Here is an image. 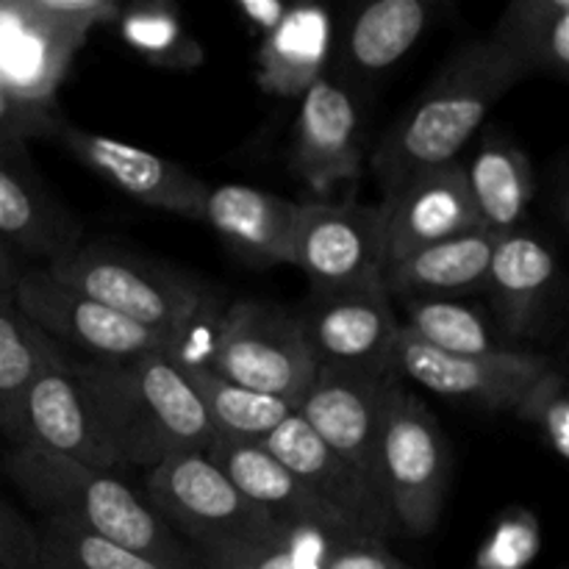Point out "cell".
<instances>
[{
	"mask_svg": "<svg viewBox=\"0 0 569 569\" xmlns=\"http://www.w3.org/2000/svg\"><path fill=\"white\" fill-rule=\"evenodd\" d=\"M117 467H159L183 453H206L217 437L181 353L161 350L131 361H78Z\"/></svg>",
	"mask_w": 569,
	"mask_h": 569,
	"instance_id": "6da1fadb",
	"label": "cell"
},
{
	"mask_svg": "<svg viewBox=\"0 0 569 569\" xmlns=\"http://www.w3.org/2000/svg\"><path fill=\"white\" fill-rule=\"evenodd\" d=\"M520 81H526L520 70L487 37L456 50L420 100L378 142L372 172L383 192L417 172L459 161L489 109Z\"/></svg>",
	"mask_w": 569,
	"mask_h": 569,
	"instance_id": "7a4b0ae2",
	"label": "cell"
},
{
	"mask_svg": "<svg viewBox=\"0 0 569 569\" xmlns=\"http://www.w3.org/2000/svg\"><path fill=\"white\" fill-rule=\"evenodd\" d=\"M3 470L44 517H67L167 569H198L192 550L111 472L22 448L9 450Z\"/></svg>",
	"mask_w": 569,
	"mask_h": 569,
	"instance_id": "3957f363",
	"label": "cell"
},
{
	"mask_svg": "<svg viewBox=\"0 0 569 569\" xmlns=\"http://www.w3.org/2000/svg\"><path fill=\"white\" fill-rule=\"evenodd\" d=\"M44 270L133 326L167 339L178 353L206 317L214 320L217 295L209 287L111 244L78 242Z\"/></svg>",
	"mask_w": 569,
	"mask_h": 569,
	"instance_id": "277c9868",
	"label": "cell"
},
{
	"mask_svg": "<svg viewBox=\"0 0 569 569\" xmlns=\"http://www.w3.org/2000/svg\"><path fill=\"white\" fill-rule=\"evenodd\" d=\"M144 503L194 556L228 553L278 537L287 526L250 503L206 453H183L148 472Z\"/></svg>",
	"mask_w": 569,
	"mask_h": 569,
	"instance_id": "5b68a950",
	"label": "cell"
},
{
	"mask_svg": "<svg viewBox=\"0 0 569 569\" xmlns=\"http://www.w3.org/2000/svg\"><path fill=\"white\" fill-rule=\"evenodd\" d=\"M206 359H194L226 381L283 400L298 411L317 372L298 311L264 300H239L214 317Z\"/></svg>",
	"mask_w": 569,
	"mask_h": 569,
	"instance_id": "8992f818",
	"label": "cell"
},
{
	"mask_svg": "<svg viewBox=\"0 0 569 569\" xmlns=\"http://www.w3.org/2000/svg\"><path fill=\"white\" fill-rule=\"evenodd\" d=\"M117 17L111 0H0V81L22 100L56 106L89 31Z\"/></svg>",
	"mask_w": 569,
	"mask_h": 569,
	"instance_id": "52a82bcc",
	"label": "cell"
},
{
	"mask_svg": "<svg viewBox=\"0 0 569 569\" xmlns=\"http://www.w3.org/2000/svg\"><path fill=\"white\" fill-rule=\"evenodd\" d=\"M376 483L398 531L433 533L448 498L450 450L431 409L406 389L378 437Z\"/></svg>",
	"mask_w": 569,
	"mask_h": 569,
	"instance_id": "ba28073f",
	"label": "cell"
},
{
	"mask_svg": "<svg viewBox=\"0 0 569 569\" xmlns=\"http://www.w3.org/2000/svg\"><path fill=\"white\" fill-rule=\"evenodd\" d=\"M0 433L11 448L59 456L92 470H117V459L72 356L22 389L0 422Z\"/></svg>",
	"mask_w": 569,
	"mask_h": 569,
	"instance_id": "9c48e42d",
	"label": "cell"
},
{
	"mask_svg": "<svg viewBox=\"0 0 569 569\" xmlns=\"http://www.w3.org/2000/svg\"><path fill=\"white\" fill-rule=\"evenodd\" d=\"M14 306L67 356L78 361H131L144 353L176 350L153 331L94 303L87 295L56 281L42 267H26L14 287Z\"/></svg>",
	"mask_w": 569,
	"mask_h": 569,
	"instance_id": "30bf717a",
	"label": "cell"
},
{
	"mask_svg": "<svg viewBox=\"0 0 569 569\" xmlns=\"http://www.w3.org/2000/svg\"><path fill=\"white\" fill-rule=\"evenodd\" d=\"M403 392L398 372H353L317 367L295 415L365 481L376 483V450L383 420ZM381 495V492H378Z\"/></svg>",
	"mask_w": 569,
	"mask_h": 569,
	"instance_id": "8fae6325",
	"label": "cell"
},
{
	"mask_svg": "<svg viewBox=\"0 0 569 569\" xmlns=\"http://www.w3.org/2000/svg\"><path fill=\"white\" fill-rule=\"evenodd\" d=\"M298 315L317 367L378 376L398 372L400 320L381 278L339 292H315Z\"/></svg>",
	"mask_w": 569,
	"mask_h": 569,
	"instance_id": "7c38bea8",
	"label": "cell"
},
{
	"mask_svg": "<svg viewBox=\"0 0 569 569\" xmlns=\"http://www.w3.org/2000/svg\"><path fill=\"white\" fill-rule=\"evenodd\" d=\"M383 226L378 206L300 203L292 242V267L306 272L315 292H339L378 281L383 272Z\"/></svg>",
	"mask_w": 569,
	"mask_h": 569,
	"instance_id": "4fadbf2b",
	"label": "cell"
},
{
	"mask_svg": "<svg viewBox=\"0 0 569 569\" xmlns=\"http://www.w3.org/2000/svg\"><path fill=\"white\" fill-rule=\"evenodd\" d=\"M259 445L303 483L306 492L345 528L350 539L387 542L400 533L378 489L326 448L298 415L283 420Z\"/></svg>",
	"mask_w": 569,
	"mask_h": 569,
	"instance_id": "5bb4252c",
	"label": "cell"
},
{
	"mask_svg": "<svg viewBox=\"0 0 569 569\" xmlns=\"http://www.w3.org/2000/svg\"><path fill=\"white\" fill-rule=\"evenodd\" d=\"M395 367L400 378L420 383L428 392L450 400L483 406V409H515L520 395L550 370L545 356L500 348L487 356H453L428 348L400 326Z\"/></svg>",
	"mask_w": 569,
	"mask_h": 569,
	"instance_id": "9a60e30c",
	"label": "cell"
},
{
	"mask_svg": "<svg viewBox=\"0 0 569 569\" xmlns=\"http://www.w3.org/2000/svg\"><path fill=\"white\" fill-rule=\"evenodd\" d=\"M53 137L94 176H100L137 203L167 211V214L187 217V220H203L209 187L176 161L133 148V144L117 142L103 133L83 131L64 120L59 122Z\"/></svg>",
	"mask_w": 569,
	"mask_h": 569,
	"instance_id": "2e32d148",
	"label": "cell"
},
{
	"mask_svg": "<svg viewBox=\"0 0 569 569\" xmlns=\"http://www.w3.org/2000/svg\"><path fill=\"white\" fill-rule=\"evenodd\" d=\"M383 226V267L428 244L476 231V209L467 192L461 161L406 178L383 192L378 206Z\"/></svg>",
	"mask_w": 569,
	"mask_h": 569,
	"instance_id": "e0dca14e",
	"label": "cell"
},
{
	"mask_svg": "<svg viewBox=\"0 0 569 569\" xmlns=\"http://www.w3.org/2000/svg\"><path fill=\"white\" fill-rule=\"evenodd\" d=\"M359 109L348 89L322 76L300 94L289 164L317 192L356 181L361 172Z\"/></svg>",
	"mask_w": 569,
	"mask_h": 569,
	"instance_id": "ac0fdd59",
	"label": "cell"
},
{
	"mask_svg": "<svg viewBox=\"0 0 569 569\" xmlns=\"http://www.w3.org/2000/svg\"><path fill=\"white\" fill-rule=\"evenodd\" d=\"M0 242L44 264L81 242V226L48 192L28 144H0Z\"/></svg>",
	"mask_w": 569,
	"mask_h": 569,
	"instance_id": "d6986e66",
	"label": "cell"
},
{
	"mask_svg": "<svg viewBox=\"0 0 569 569\" xmlns=\"http://www.w3.org/2000/svg\"><path fill=\"white\" fill-rule=\"evenodd\" d=\"M206 456L250 503L259 506L281 526L317 528L337 539H350L345 528L306 492L303 483L259 442L214 437Z\"/></svg>",
	"mask_w": 569,
	"mask_h": 569,
	"instance_id": "ffe728a7",
	"label": "cell"
},
{
	"mask_svg": "<svg viewBox=\"0 0 569 569\" xmlns=\"http://www.w3.org/2000/svg\"><path fill=\"white\" fill-rule=\"evenodd\" d=\"M300 203L242 183L209 187L203 220L233 250L256 264L292 267V242Z\"/></svg>",
	"mask_w": 569,
	"mask_h": 569,
	"instance_id": "44dd1931",
	"label": "cell"
},
{
	"mask_svg": "<svg viewBox=\"0 0 569 569\" xmlns=\"http://www.w3.org/2000/svg\"><path fill=\"white\" fill-rule=\"evenodd\" d=\"M559 281V264L548 242L531 231L495 239L487 272V292L500 322L515 337L537 331Z\"/></svg>",
	"mask_w": 569,
	"mask_h": 569,
	"instance_id": "7402d4cb",
	"label": "cell"
},
{
	"mask_svg": "<svg viewBox=\"0 0 569 569\" xmlns=\"http://www.w3.org/2000/svg\"><path fill=\"white\" fill-rule=\"evenodd\" d=\"M495 237L476 228L445 242L428 244L383 267L381 281L389 298L456 300L487 287Z\"/></svg>",
	"mask_w": 569,
	"mask_h": 569,
	"instance_id": "603a6c76",
	"label": "cell"
},
{
	"mask_svg": "<svg viewBox=\"0 0 569 569\" xmlns=\"http://www.w3.org/2000/svg\"><path fill=\"white\" fill-rule=\"evenodd\" d=\"M467 192L481 231L503 239L520 231L533 200L531 159L506 137H487L465 164Z\"/></svg>",
	"mask_w": 569,
	"mask_h": 569,
	"instance_id": "cb8c5ba5",
	"label": "cell"
},
{
	"mask_svg": "<svg viewBox=\"0 0 569 569\" xmlns=\"http://www.w3.org/2000/svg\"><path fill=\"white\" fill-rule=\"evenodd\" d=\"M331 14L322 6H289L259 48V87L300 98L326 76L331 53Z\"/></svg>",
	"mask_w": 569,
	"mask_h": 569,
	"instance_id": "d4e9b609",
	"label": "cell"
},
{
	"mask_svg": "<svg viewBox=\"0 0 569 569\" xmlns=\"http://www.w3.org/2000/svg\"><path fill=\"white\" fill-rule=\"evenodd\" d=\"M428 0H376L353 17L342 42V64L353 81L367 83L398 64L431 26Z\"/></svg>",
	"mask_w": 569,
	"mask_h": 569,
	"instance_id": "484cf974",
	"label": "cell"
},
{
	"mask_svg": "<svg viewBox=\"0 0 569 569\" xmlns=\"http://www.w3.org/2000/svg\"><path fill=\"white\" fill-rule=\"evenodd\" d=\"M487 39L522 78H569L567 0H511Z\"/></svg>",
	"mask_w": 569,
	"mask_h": 569,
	"instance_id": "4316f807",
	"label": "cell"
},
{
	"mask_svg": "<svg viewBox=\"0 0 569 569\" xmlns=\"http://www.w3.org/2000/svg\"><path fill=\"white\" fill-rule=\"evenodd\" d=\"M183 376L198 392L206 415H209L211 428L217 437L244 439V442H261L270 431H276L283 420L295 415V406L283 400L270 398V395L253 392L239 383L226 381L217 372L200 361L189 359L181 353Z\"/></svg>",
	"mask_w": 569,
	"mask_h": 569,
	"instance_id": "83f0119b",
	"label": "cell"
},
{
	"mask_svg": "<svg viewBox=\"0 0 569 569\" xmlns=\"http://www.w3.org/2000/svg\"><path fill=\"white\" fill-rule=\"evenodd\" d=\"M64 359V350L44 337L14 300H0V422L33 378Z\"/></svg>",
	"mask_w": 569,
	"mask_h": 569,
	"instance_id": "f1b7e54d",
	"label": "cell"
},
{
	"mask_svg": "<svg viewBox=\"0 0 569 569\" xmlns=\"http://www.w3.org/2000/svg\"><path fill=\"white\" fill-rule=\"evenodd\" d=\"M39 533V569H167L142 553L109 542L67 517H44Z\"/></svg>",
	"mask_w": 569,
	"mask_h": 569,
	"instance_id": "f546056e",
	"label": "cell"
},
{
	"mask_svg": "<svg viewBox=\"0 0 569 569\" xmlns=\"http://www.w3.org/2000/svg\"><path fill=\"white\" fill-rule=\"evenodd\" d=\"M400 326L428 348L453 356H487L500 350L492 342L487 320L459 300H403Z\"/></svg>",
	"mask_w": 569,
	"mask_h": 569,
	"instance_id": "4dcf8cb0",
	"label": "cell"
},
{
	"mask_svg": "<svg viewBox=\"0 0 569 569\" xmlns=\"http://www.w3.org/2000/svg\"><path fill=\"white\" fill-rule=\"evenodd\" d=\"M122 42L139 56L167 70H194L203 61V50L187 37L176 9L167 3H139L117 17Z\"/></svg>",
	"mask_w": 569,
	"mask_h": 569,
	"instance_id": "1f68e13d",
	"label": "cell"
},
{
	"mask_svg": "<svg viewBox=\"0 0 569 569\" xmlns=\"http://www.w3.org/2000/svg\"><path fill=\"white\" fill-rule=\"evenodd\" d=\"M333 539L337 537L317 528L287 526L267 542L194 559L198 569H322Z\"/></svg>",
	"mask_w": 569,
	"mask_h": 569,
	"instance_id": "d6a6232c",
	"label": "cell"
},
{
	"mask_svg": "<svg viewBox=\"0 0 569 569\" xmlns=\"http://www.w3.org/2000/svg\"><path fill=\"white\" fill-rule=\"evenodd\" d=\"M517 417L528 426H533L556 453V459H569V398L567 383L556 367H550L545 376H539L526 392L520 395L515 409Z\"/></svg>",
	"mask_w": 569,
	"mask_h": 569,
	"instance_id": "836d02e7",
	"label": "cell"
},
{
	"mask_svg": "<svg viewBox=\"0 0 569 569\" xmlns=\"http://www.w3.org/2000/svg\"><path fill=\"white\" fill-rule=\"evenodd\" d=\"M542 548V528L531 509H511L478 548L472 569H528Z\"/></svg>",
	"mask_w": 569,
	"mask_h": 569,
	"instance_id": "e575fe53",
	"label": "cell"
},
{
	"mask_svg": "<svg viewBox=\"0 0 569 569\" xmlns=\"http://www.w3.org/2000/svg\"><path fill=\"white\" fill-rule=\"evenodd\" d=\"M59 122L56 106L22 100L0 81V144H28L31 139L53 137Z\"/></svg>",
	"mask_w": 569,
	"mask_h": 569,
	"instance_id": "d590c367",
	"label": "cell"
},
{
	"mask_svg": "<svg viewBox=\"0 0 569 569\" xmlns=\"http://www.w3.org/2000/svg\"><path fill=\"white\" fill-rule=\"evenodd\" d=\"M0 569H39V533L0 500Z\"/></svg>",
	"mask_w": 569,
	"mask_h": 569,
	"instance_id": "8d00e7d4",
	"label": "cell"
},
{
	"mask_svg": "<svg viewBox=\"0 0 569 569\" xmlns=\"http://www.w3.org/2000/svg\"><path fill=\"white\" fill-rule=\"evenodd\" d=\"M322 569H411L400 561L387 542L372 539H333L328 545Z\"/></svg>",
	"mask_w": 569,
	"mask_h": 569,
	"instance_id": "74e56055",
	"label": "cell"
},
{
	"mask_svg": "<svg viewBox=\"0 0 569 569\" xmlns=\"http://www.w3.org/2000/svg\"><path fill=\"white\" fill-rule=\"evenodd\" d=\"M287 9L289 6L276 3V0H244V3H239V11L248 17V22L259 26L264 33H270L272 28L281 22V17L287 14Z\"/></svg>",
	"mask_w": 569,
	"mask_h": 569,
	"instance_id": "f35d334b",
	"label": "cell"
},
{
	"mask_svg": "<svg viewBox=\"0 0 569 569\" xmlns=\"http://www.w3.org/2000/svg\"><path fill=\"white\" fill-rule=\"evenodd\" d=\"M26 261L17 253H11L3 242H0V300H14V287L20 281Z\"/></svg>",
	"mask_w": 569,
	"mask_h": 569,
	"instance_id": "ab89813d",
	"label": "cell"
}]
</instances>
